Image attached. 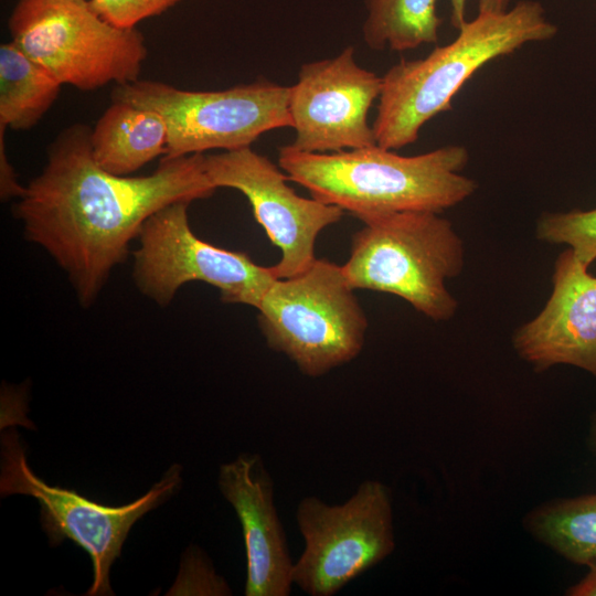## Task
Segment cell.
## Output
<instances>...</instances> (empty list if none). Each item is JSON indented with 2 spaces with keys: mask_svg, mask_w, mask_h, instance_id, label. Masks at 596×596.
<instances>
[{
  "mask_svg": "<svg viewBox=\"0 0 596 596\" xmlns=\"http://www.w3.org/2000/svg\"><path fill=\"white\" fill-rule=\"evenodd\" d=\"M89 134L81 124L65 128L14 205L25 237L66 273L83 307L94 304L153 213L174 202L207 199L216 190L203 153L164 156L148 175H118L95 161Z\"/></svg>",
  "mask_w": 596,
  "mask_h": 596,
  "instance_id": "6da1fadb",
  "label": "cell"
},
{
  "mask_svg": "<svg viewBox=\"0 0 596 596\" xmlns=\"http://www.w3.org/2000/svg\"><path fill=\"white\" fill-rule=\"evenodd\" d=\"M468 161L469 151L461 145L415 156L377 145L337 152H305L290 143L278 148V166L289 181L361 222L456 206L477 191V182L461 173Z\"/></svg>",
  "mask_w": 596,
  "mask_h": 596,
  "instance_id": "7a4b0ae2",
  "label": "cell"
},
{
  "mask_svg": "<svg viewBox=\"0 0 596 596\" xmlns=\"http://www.w3.org/2000/svg\"><path fill=\"white\" fill-rule=\"evenodd\" d=\"M457 31L450 43L384 73L372 123L377 146L397 150L415 142L427 121L451 110L455 95L478 70L528 43L551 40L557 26L539 1L521 0L502 13L478 12Z\"/></svg>",
  "mask_w": 596,
  "mask_h": 596,
  "instance_id": "3957f363",
  "label": "cell"
},
{
  "mask_svg": "<svg viewBox=\"0 0 596 596\" xmlns=\"http://www.w3.org/2000/svg\"><path fill=\"white\" fill-rule=\"evenodd\" d=\"M351 240L342 272L354 289L395 295L434 321L451 319L458 301L446 286L465 265V247L440 213L400 212L366 220Z\"/></svg>",
  "mask_w": 596,
  "mask_h": 596,
  "instance_id": "277c9868",
  "label": "cell"
},
{
  "mask_svg": "<svg viewBox=\"0 0 596 596\" xmlns=\"http://www.w3.org/2000/svg\"><path fill=\"white\" fill-rule=\"evenodd\" d=\"M256 309L268 347L307 376L349 363L363 349L366 315L341 265L326 258H316L295 276L277 278Z\"/></svg>",
  "mask_w": 596,
  "mask_h": 596,
  "instance_id": "5b68a950",
  "label": "cell"
},
{
  "mask_svg": "<svg viewBox=\"0 0 596 596\" xmlns=\"http://www.w3.org/2000/svg\"><path fill=\"white\" fill-rule=\"evenodd\" d=\"M8 25L21 51L81 91L137 81L148 55L136 28L107 22L89 0H19Z\"/></svg>",
  "mask_w": 596,
  "mask_h": 596,
  "instance_id": "8992f818",
  "label": "cell"
},
{
  "mask_svg": "<svg viewBox=\"0 0 596 596\" xmlns=\"http://www.w3.org/2000/svg\"><path fill=\"white\" fill-rule=\"evenodd\" d=\"M288 97V86L266 79L222 91H185L137 79L113 91V100L162 115L169 131L167 157L251 147L267 131L292 128Z\"/></svg>",
  "mask_w": 596,
  "mask_h": 596,
  "instance_id": "52a82bcc",
  "label": "cell"
},
{
  "mask_svg": "<svg viewBox=\"0 0 596 596\" xmlns=\"http://www.w3.org/2000/svg\"><path fill=\"white\" fill-rule=\"evenodd\" d=\"M2 496L25 494L40 504V521L50 544L65 539L85 550L93 563L94 578L86 595H109V571L120 556L123 544L136 521L174 494L181 483L182 468L173 465L152 488L137 500L120 507L92 501L74 490L45 483L33 473L15 430L1 437Z\"/></svg>",
  "mask_w": 596,
  "mask_h": 596,
  "instance_id": "ba28073f",
  "label": "cell"
},
{
  "mask_svg": "<svg viewBox=\"0 0 596 596\" xmlns=\"http://www.w3.org/2000/svg\"><path fill=\"white\" fill-rule=\"evenodd\" d=\"M296 521L305 545L292 581L310 596L337 594L395 549L391 492L377 480L362 482L341 504L305 497Z\"/></svg>",
  "mask_w": 596,
  "mask_h": 596,
  "instance_id": "9c48e42d",
  "label": "cell"
},
{
  "mask_svg": "<svg viewBox=\"0 0 596 596\" xmlns=\"http://www.w3.org/2000/svg\"><path fill=\"white\" fill-rule=\"evenodd\" d=\"M189 205L187 201L171 203L142 225L134 252L136 286L166 307L183 285L202 281L217 288L224 302L257 308L278 278L274 266L258 265L246 253L202 241L190 226Z\"/></svg>",
  "mask_w": 596,
  "mask_h": 596,
  "instance_id": "30bf717a",
  "label": "cell"
},
{
  "mask_svg": "<svg viewBox=\"0 0 596 596\" xmlns=\"http://www.w3.org/2000/svg\"><path fill=\"white\" fill-rule=\"evenodd\" d=\"M204 168L216 189H235L247 198L255 220L280 251L274 265L278 278L309 267L317 258L318 235L344 215L336 205L298 195L280 167L252 147L205 156Z\"/></svg>",
  "mask_w": 596,
  "mask_h": 596,
  "instance_id": "8fae6325",
  "label": "cell"
},
{
  "mask_svg": "<svg viewBox=\"0 0 596 596\" xmlns=\"http://www.w3.org/2000/svg\"><path fill=\"white\" fill-rule=\"evenodd\" d=\"M288 87L295 149L337 152L376 145L368 115L380 97L382 76L361 67L352 46L301 65Z\"/></svg>",
  "mask_w": 596,
  "mask_h": 596,
  "instance_id": "7c38bea8",
  "label": "cell"
},
{
  "mask_svg": "<svg viewBox=\"0 0 596 596\" xmlns=\"http://www.w3.org/2000/svg\"><path fill=\"white\" fill-rule=\"evenodd\" d=\"M571 248L562 252L543 309L513 334L518 354L538 372L567 364L596 377V276Z\"/></svg>",
  "mask_w": 596,
  "mask_h": 596,
  "instance_id": "4fadbf2b",
  "label": "cell"
},
{
  "mask_svg": "<svg viewBox=\"0 0 596 596\" xmlns=\"http://www.w3.org/2000/svg\"><path fill=\"white\" fill-rule=\"evenodd\" d=\"M217 486L242 526L246 596H288L294 562L279 519L274 482L258 454H242L220 467Z\"/></svg>",
  "mask_w": 596,
  "mask_h": 596,
  "instance_id": "5bb4252c",
  "label": "cell"
},
{
  "mask_svg": "<svg viewBox=\"0 0 596 596\" xmlns=\"http://www.w3.org/2000/svg\"><path fill=\"white\" fill-rule=\"evenodd\" d=\"M168 137V125L157 110L113 100L91 129L89 146L103 169L130 175L157 157L166 156Z\"/></svg>",
  "mask_w": 596,
  "mask_h": 596,
  "instance_id": "9a60e30c",
  "label": "cell"
},
{
  "mask_svg": "<svg viewBox=\"0 0 596 596\" xmlns=\"http://www.w3.org/2000/svg\"><path fill=\"white\" fill-rule=\"evenodd\" d=\"M62 84L12 41L0 46V126L34 127L57 98Z\"/></svg>",
  "mask_w": 596,
  "mask_h": 596,
  "instance_id": "2e32d148",
  "label": "cell"
},
{
  "mask_svg": "<svg viewBox=\"0 0 596 596\" xmlns=\"http://www.w3.org/2000/svg\"><path fill=\"white\" fill-rule=\"evenodd\" d=\"M439 0H364L366 18L362 26L365 44L374 51L385 47L403 52L438 41L443 19Z\"/></svg>",
  "mask_w": 596,
  "mask_h": 596,
  "instance_id": "e0dca14e",
  "label": "cell"
},
{
  "mask_svg": "<svg viewBox=\"0 0 596 596\" xmlns=\"http://www.w3.org/2000/svg\"><path fill=\"white\" fill-rule=\"evenodd\" d=\"M531 528L568 561L586 566L596 563V493L547 504L534 513Z\"/></svg>",
  "mask_w": 596,
  "mask_h": 596,
  "instance_id": "ac0fdd59",
  "label": "cell"
},
{
  "mask_svg": "<svg viewBox=\"0 0 596 596\" xmlns=\"http://www.w3.org/2000/svg\"><path fill=\"white\" fill-rule=\"evenodd\" d=\"M535 236L549 244L567 245L589 267L596 260V207L544 212L536 220Z\"/></svg>",
  "mask_w": 596,
  "mask_h": 596,
  "instance_id": "d6986e66",
  "label": "cell"
},
{
  "mask_svg": "<svg viewBox=\"0 0 596 596\" xmlns=\"http://www.w3.org/2000/svg\"><path fill=\"white\" fill-rule=\"evenodd\" d=\"M181 0H89L93 9L119 28H136L145 19L161 14Z\"/></svg>",
  "mask_w": 596,
  "mask_h": 596,
  "instance_id": "ffe728a7",
  "label": "cell"
},
{
  "mask_svg": "<svg viewBox=\"0 0 596 596\" xmlns=\"http://www.w3.org/2000/svg\"><path fill=\"white\" fill-rule=\"evenodd\" d=\"M6 127L0 126V195L2 201H8L12 198L20 199L25 187L18 181L17 173L10 163L4 142Z\"/></svg>",
  "mask_w": 596,
  "mask_h": 596,
  "instance_id": "44dd1931",
  "label": "cell"
},
{
  "mask_svg": "<svg viewBox=\"0 0 596 596\" xmlns=\"http://www.w3.org/2000/svg\"><path fill=\"white\" fill-rule=\"evenodd\" d=\"M450 4V23L458 30L466 20L467 0H448ZM511 0H478V12L502 13L509 10Z\"/></svg>",
  "mask_w": 596,
  "mask_h": 596,
  "instance_id": "7402d4cb",
  "label": "cell"
},
{
  "mask_svg": "<svg viewBox=\"0 0 596 596\" xmlns=\"http://www.w3.org/2000/svg\"><path fill=\"white\" fill-rule=\"evenodd\" d=\"M587 574L568 590L571 596H596V563L588 566Z\"/></svg>",
  "mask_w": 596,
  "mask_h": 596,
  "instance_id": "603a6c76",
  "label": "cell"
},
{
  "mask_svg": "<svg viewBox=\"0 0 596 596\" xmlns=\"http://www.w3.org/2000/svg\"><path fill=\"white\" fill-rule=\"evenodd\" d=\"M590 443L594 450H596V416L593 421L592 428H590Z\"/></svg>",
  "mask_w": 596,
  "mask_h": 596,
  "instance_id": "cb8c5ba5",
  "label": "cell"
}]
</instances>
